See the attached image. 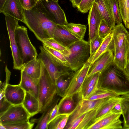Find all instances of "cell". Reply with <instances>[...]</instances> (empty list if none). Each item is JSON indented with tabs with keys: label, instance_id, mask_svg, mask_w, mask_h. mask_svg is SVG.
I'll list each match as a JSON object with an SVG mask.
<instances>
[{
	"label": "cell",
	"instance_id": "obj_1",
	"mask_svg": "<svg viewBox=\"0 0 129 129\" xmlns=\"http://www.w3.org/2000/svg\"><path fill=\"white\" fill-rule=\"evenodd\" d=\"M24 19L22 21L42 42L53 37L57 25L50 20L36 5L31 9H24Z\"/></svg>",
	"mask_w": 129,
	"mask_h": 129
},
{
	"label": "cell",
	"instance_id": "obj_2",
	"mask_svg": "<svg viewBox=\"0 0 129 129\" xmlns=\"http://www.w3.org/2000/svg\"><path fill=\"white\" fill-rule=\"evenodd\" d=\"M99 87L120 96L129 93V80L113 62L100 73Z\"/></svg>",
	"mask_w": 129,
	"mask_h": 129
},
{
	"label": "cell",
	"instance_id": "obj_3",
	"mask_svg": "<svg viewBox=\"0 0 129 129\" xmlns=\"http://www.w3.org/2000/svg\"><path fill=\"white\" fill-rule=\"evenodd\" d=\"M56 94L55 85L42 63L41 73L38 83V98L39 102L40 112H43Z\"/></svg>",
	"mask_w": 129,
	"mask_h": 129
},
{
	"label": "cell",
	"instance_id": "obj_4",
	"mask_svg": "<svg viewBox=\"0 0 129 129\" xmlns=\"http://www.w3.org/2000/svg\"><path fill=\"white\" fill-rule=\"evenodd\" d=\"M70 53L67 57L70 68L75 72L81 68L88 61L90 56L89 42L80 40L68 47Z\"/></svg>",
	"mask_w": 129,
	"mask_h": 129
},
{
	"label": "cell",
	"instance_id": "obj_5",
	"mask_svg": "<svg viewBox=\"0 0 129 129\" xmlns=\"http://www.w3.org/2000/svg\"><path fill=\"white\" fill-rule=\"evenodd\" d=\"M15 37L23 66L37 57L36 50L29 38L26 28L18 26L15 31Z\"/></svg>",
	"mask_w": 129,
	"mask_h": 129
},
{
	"label": "cell",
	"instance_id": "obj_6",
	"mask_svg": "<svg viewBox=\"0 0 129 129\" xmlns=\"http://www.w3.org/2000/svg\"><path fill=\"white\" fill-rule=\"evenodd\" d=\"M36 5L51 21L57 25L68 23L65 13L58 2L53 0H39Z\"/></svg>",
	"mask_w": 129,
	"mask_h": 129
},
{
	"label": "cell",
	"instance_id": "obj_7",
	"mask_svg": "<svg viewBox=\"0 0 129 129\" xmlns=\"http://www.w3.org/2000/svg\"><path fill=\"white\" fill-rule=\"evenodd\" d=\"M40 52L38 58L47 71L53 83L55 85L60 76L72 71L69 68L60 64L55 61L43 46L39 47Z\"/></svg>",
	"mask_w": 129,
	"mask_h": 129
},
{
	"label": "cell",
	"instance_id": "obj_8",
	"mask_svg": "<svg viewBox=\"0 0 129 129\" xmlns=\"http://www.w3.org/2000/svg\"><path fill=\"white\" fill-rule=\"evenodd\" d=\"M5 20L13 58V68L15 69L21 70L23 66V62L15 37V31L19 25V20L8 16H5Z\"/></svg>",
	"mask_w": 129,
	"mask_h": 129
},
{
	"label": "cell",
	"instance_id": "obj_9",
	"mask_svg": "<svg viewBox=\"0 0 129 129\" xmlns=\"http://www.w3.org/2000/svg\"><path fill=\"white\" fill-rule=\"evenodd\" d=\"M122 113L111 111L92 121L85 129H122V122L120 118Z\"/></svg>",
	"mask_w": 129,
	"mask_h": 129
},
{
	"label": "cell",
	"instance_id": "obj_10",
	"mask_svg": "<svg viewBox=\"0 0 129 129\" xmlns=\"http://www.w3.org/2000/svg\"><path fill=\"white\" fill-rule=\"evenodd\" d=\"M87 62L80 68L74 73L64 96L61 99L74 95L79 93L87 77L91 66Z\"/></svg>",
	"mask_w": 129,
	"mask_h": 129
},
{
	"label": "cell",
	"instance_id": "obj_11",
	"mask_svg": "<svg viewBox=\"0 0 129 129\" xmlns=\"http://www.w3.org/2000/svg\"><path fill=\"white\" fill-rule=\"evenodd\" d=\"M31 117L22 104L12 105L0 116V124L5 125L27 121Z\"/></svg>",
	"mask_w": 129,
	"mask_h": 129
},
{
	"label": "cell",
	"instance_id": "obj_12",
	"mask_svg": "<svg viewBox=\"0 0 129 129\" xmlns=\"http://www.w3.org/2000/svg\"><path fill=\"white\" fill-rule=\"evenodd\" d=\"M109 98L94 100L80 99L75 110L70 115L66 126L84 113L100 107Z\"/></svg>",
	"mask_w": 129,
	"mask_h": 129
},
{
	"label": "cell",
	"instance_id": "obj_13",
	"mask_svg": "<svg viewBox=\"0 0 129 129\" xmlns=\"http://www.w3.org/2000/svg\"><path fill=\"white\" fill-rule=\"evenodd\" d=\"M88 19L89 26V42H90L98 35L99 27L102 20L97 5L95 2L89 11Z\"/></svg>",
	"mask_w": 129,
	"mask_h": 129
},
{
	"label": "cell",
	"instance_id": "obj_14",
	"mask_svg": "<svg viewBox=\"0 0 129 129\" xmlns=\"http://www.w3.org/2000/svg\"><path fill=\"white\" fill-rule=\"evenodd\" d=\"M114 56L113 50L108 49L91 65L87 77L101 73L113 62Z\"/></svg>",
	"mask_w": 129,
	"mask_h": 129
},
{
	"label": "cell",
	"instance_id": "obj_15",
	"mask_svg": "<svg viewBox=\"0 0 129 129\" xmlns=\"http://www.w3.org/2000/svg\"><path fill=\"white\" fill-rule=\"evenodd\" d=\"M25 93L19 84L12 85L8 84L5 90L4 97L12 105H20L22 104Z\"/></svg>",
	"mask_w": 129,
	"mask_h": 129
},
{
	"label": "cell",
	"instance_id": "obj_16",
	"mask_svg": "<svg viewBox=\"0 0 129 129\" xmlns=\"http://www.w3.org/2000/svg\"><path fill=\"white\" fill-rule=\"evenodd\" d=\"M23 9L19 0H6L0 13L22 21L24 19Z\"/></svg>",
	"mask_w": 129,
	"mask_h": 129
},
{
	"label": "cell",
	"instance_id": "obj_17",
	"mask_svg": "<svg viewBox=\"0 0 129 129\" xmlns=\"http://www.w3.org/2000/svg\"><path fill=\"white\" fill-rule=\"evenodd\" d=\"M100 73L87 77L83 84L80 92V97L85 99L94 93L99 88V80Z\"/></svg>",
	"mask_w": 129,
	"mask_h": 129
},
{
	"label": "cell",
	"instance_id": "obj_18",
	"mask_svg": "<svg viewBox=\"0 0 129 129\" xmlns=\"http://www.w3.org/2000/svg\"><path fill=\"white\" fill-rule=\"evenodd\" d=\"M113 31L112 44L114 54L122 46L129 32L122 23L115 25Z\"/></svg>",
	"mask_w": 129,
	"mask_h": 129
},
{
	"label": "cell",
	"instance_id": "obj_19",
	"mask_svg": "<svg viewBox=\"0 0 129 129\" xmlns=\"http://www.w3.org/2000/svg\"><path fill=\"white\" fill-rule=\"evenodd\" d=\"M101 107L84 113L78 117L70 125V128L85 129L86 127L95 119Z\"/></svg>",
	"mask_w": 129,
	"mask_h": 129
},
{
	"label": "cell",
	"instance_id": "obj_20",
	"mask_svg": "<svg viewBox=\"0 0 129 129\" xmlns=\"http://www.w3.org/2000/svg\"><path fill=\"white\" fill-rule=\"evenodd\" d=\"M102 19L113 29L115 26L114 18L109 0H96Z\"/></svg>",
	"mask_w": 129,
	"mask_h": 129
},
{
	"label": "cell",
	"instance_id": "obj_21",
	"mask_svg": "<svg viewBox=\"0 0 129 129\" xmlns=\"http://www.w3.org/2000/svg\"><path fill=\"white\" fill-rule=\"evenodd\" d=\"M53 37L67 47L80 40L60 25H57Z\"/></svg>",
	"mask_w": 129,
	"mask_h": 129
},
{
	"label": "cell",
	"instance_id": "obj_22",
	"mask_svg": "<svg viewBox=\"0 0 129 129\" xmlns=\"http://www.w3.org/2000/svg\"><path fill=\"white\" fill-rule=\"evenodd\" d=\"M38 81L39 79L33 78L22 70H21V80L19 84L26 92L30 93L37 98Z\"/></svg>",
	"mask_w": 129,
	"mask_h": 129
},
{
	"label": "cell",
	"instance_id": "obj_23",
	"mask_svg": "<svg viewBox=\"0 0 129 129\" xmlns=\"http://www.w3.org/2000/svg\"><path fill=\"white\" fill-rule=\"evenodd\" d=\"M113 33L112 31L104 39L100 46L94 54L89 57L87 61L92 64L100 56L109 49L113 50L112 41Z\"/></svg>",
	"mask_w": 129,
	"mask_h": 129
},
{
	"label": "cell",
	"instance_id": "obj_24",
	"mask_svg": "<svg viewBox=\"0 0 129 129\" xmlns=\"http://www.w3.org/2000/svg\"><path fill=\"white\" fill-rule=\"evenodd\" d=\"M42 64L41 61L37 57L23 66L21 70L33 78L39 79L41 73Z\"/></svg>",
	"mask_w": 129,
	"mask_h": 129
},
{
	"label": "cell",
	"instance_id": "obj_25",
	"mask_svg": "<svg viewBox=\"0 0 129 129\" xmlns=\"http://www.w3.org/2000/svg\"><path fill=\"white\" fill-rule=\"evenodd\" d=\"M22 105L31 117L40 112L39 102L38 98L30 93L26 92Z\"/></svg>",
	"mask_w": 129,
	"mask_h": 129
},
{
	"label": "cell",
	"instance_id": "obj_26",
	"mask_svg": "<svg viewBox=\"0 0 129 129\" xmlns=\"http://www.w3.org/2000/svg\"><path fill=\"white\" fill-rule=\"evenodd\" d=\"M58 100L55 97L52 101L46 107L42 115L39 119L34 120V122L37 123V125L35 128L36 129H48L49 118L51 111L55 105L58 103Z\"/></svg>",
	"mask_w": 129,
	"mask_h": 129
},
{
	"label": "cell",
	"instance_id": "obj_27",
	"mask_svg": "<svg viewBox=\"0 0 129 129\" xmlns=\"http://www.w3.org/2000/svg\"><path fill=\"white\" fill-rule=\"evenodd\" d=\"M74 72L72 71L61 75L57 79L55 84L57 95L62 98L64 96Z\"/></svg>",
	"mask_w": 129,
	"mask_h": 129
},
{
	"label": "cell",
	"instance_id": "obj_28",
	"mask_svg": "<svg viewBox=\"0 0 129 129\" xmlns=\"http://www.w3.org/2000/svg\"><path fill=\"white\" fill-rule=\"evenodd\" d=\"M74 96L75 95L60 100L58 104L59 107L58 115L73 113L78 102L76 103L75 101Z\"/></svg>",
	"mask_w": 129,
	"mask_h": 129
},
{
	"label": "cell",
	"instance_id": "obj_29",
	"mask_svg": "<svg viewBox=\"0 0 129 129\" xmlns=\"http://www.w3.org/2000/svg\"><path fill=\"white\" fill-rule=\"evenodd\" d=\"M114 55L113 63L121 70L123 71L127 63L126 39L122 46Z\"/></svg>",
	"mask_w": 129,
	"mask_h": 129
},
{
	"label": "cell",
	"instance_id": "obj_30",
	"mask_svg": "<svg viewBox=\"0 0 129 129\" xmlns=\"http://www.w3.org/2000/svg\"><path fill=\"white\" fill-rule=\"evenodd\" d=\"M61 25L79 39H83L87 27L86 25L70 23Z\"/></svg>",
	"mask_w": 129,
	"mask_h": 129
},
{
	"label": "cell",
	"instance_id": "obj_31",
	"mask_svg": "<svg viewBox=\"0 0 129 129\" xmlns=\"http://www.w3.org/2000/svg\"><path fill=\"white\" fill-rule=\"evenodd\" d=\"M121 99L120 96L110 98L100 108L94 120L99 118L110 112L116 104Z\"/></svg>",
	"mask_w": 129,
	"mask_h": 129
},
{
	"label": "cell",
	"instance_id": "obj_32",
	"mask_svg": "<svg viewBox=\"0 0 129 129\" xmlns=\"http://www.w3.org/2000/svg\"><path fill=\"white\" fill-rule=\"evenodd\" d=\"M71 113L61 114L58 115L48 124V129H63L67 124Z\"/></svg>",
	"mask_w": 129,
	"mask_h": 129
},
{
	"label": "cell",
	"instance_id": "obj_33",
	"mask_svg": "<svg viewBox=\"0 0 129 129\" xmlns=\"http://www.w3.org/2000/svg\"><path fill=\"white\" fill-rule=\"evenodd\" d=\"M45 45L60 52L67 57L70 52L68 48L62 44L53 37L45 39L42 42Z\"/></svg>",
	"mask_w": 129,
	"mask_h": 129
},
{
	"label": "cell",
	"instance_id": "obj_34",
	"mask_svg": "<svg viewBox=\"0 0 129 129\" xmlns=\"http://www.w3.org/2000/svg\"><path fill=\"white\" fill-rule=\"evenodd\" d=\"M43 46L58 63L62 66L70 68V64L67 57L64 55L60 52L45 45H43Z\"/></svg>",
	"mask_w": 129,
	"mask_h": 129
},
{
	"label": "cell",
	"instance_id": "obj_35",
	"mask_svg": "<svg viewBox=\"0 0 129 129\" xmlns=\"http://www.w3.org/2000/svg\"><path fill=\"white\" fill-rule=\"evenodd\" d=\"M121 17L126 28L129 30V0H118Z\"/></svg>",
	"mask_w": 129,
	"mask_h": 129
},
{
	"label": "cell",
	"instance_id": "obj_36",
	"mask_svg": "<svg viewBox=\"0 0 129 129\" xmlns=\"http://www.w3.org/2000/svg\"><path fill=\"white\" fill-rule=\"evenodd\" d=\"M117 96H119L112 92L99 87L98 89L94 93L85 99L94 100Z\"/></svg>",
	"mask_w": 129,
	"mask_h": 129
},
{
	"label": "cell",
	"instance_id": "obj_37",
	"mask_svg": "<svg viewBox=\"0 0 129 129\" xmlns=\"http://www.w3.org/2000/svg\"><path fill=\"white\" fill-rule=\"evenodd\" d=\"M121 104L122 110V115L123 118V129H129V101L122 98Z\"/></svg>",
	"mask_w": 129,
	"mask_h": 129
},
{
	"label": "cell",
	"instance_id": "obj_38",
	"mask_svg": "<svg viewBox=\"0 0 129 129\" xmlns=\"http://www.w3.org/2000/svg\"><path fill=\"white\" fill-rule=\"evenodd\" d=\"M113 15L115 23L118 25L122 21L118 0H109Z\"/></svg>",
	"mask_w": 129,
	"mask_h": 129
},
{
	"label": "cell",
	"instance_id": "obj_39",
	"mask_svg": "<svg viewBox=\"0 0 129 129\" xmlns=\"http://www.w3.org/2000/svg\"><path fill=\"white\" fill-rule=\"evenodd\" d=\"M34 123L29 120L11 124L3 125L6 129H31Z\"/></svg>",
	"mask_w": 129,
	"mask_h": 129
},
{
	"label": "cell",
	"instance_id": "obj_40",
	"mask_svg": "<svg viewBox=\"0 0 129 129\" xmlns=\"http://www.w3.org/2000/svg\"><path fill=\"white\" fill-rule=\"evenodd\" d=\"M112 28L102 19L99 27L98 35L100 37L104 39L112 31Z\"/></svg>",
	"mask_w": 129,
	"mask_h": 129
},
{
	"label": "cell",
	"instance_id": "obj_41",
	"mask_svg": "<svg viewBox=\"0 0 129 129\" xmlns=\"http://www.w3.org/2000/svg\"><path fill=\"white\" fill-rule=\"evenodd\" d=\"M96 0H82L77 7L78 11L82 13L88 12L92 7Z\"/></svg>",
	"mask_w": 129,
	"mask_h": 129
},
{
	"label": "cell",
	"instance_id": "obj_42",
	"mask_svg": "<svg viewBox=\"0 0 129 129\" xmlns=\"http://www.w3.org/2000/svg\"><path fill=\"white\" fill-rule=\"evenodd\" d=\"M104 39L100 37L98 35L91 41L89 42L90 50V57L96 51Z\"/></svg>",
	"mask_w": 129,
	"mask_h": 129
},
{
	"label": "cell",
	"instance_id": "obj_43",
	"mask_svg": "<svg viewBox=\"0 0 129 129\" xmlns=\"http://www.w3.org/2000/svg\"><path fill=\"white\" fill-rule=\"evenodd\" d=\"M24 9L28 10L35 6L39 0H19Z\"/></svg>",
	"mask_w": 129,
	"mask_h": 129
},
{
	"label": "cell",
	"instance_id": "obj_44",
	"mask_svg": "<svg viewBox=\"0 0 129 129\" xmlns=\"http://www.w3.org/2000/svg\"><path fill=\"white\" fill-rule=\"evenodd\" d=\"M0 99V116H1L12 105L6 99L5 97Z\"/></svg>",
	"mask_w": 129,
	"mask_h": 129
},
{
	"label": "cell",
	"instance_id": "obj_45",
	"mask_svg": "<svg viewBox=\"0 0 129 129\" xmlns=\"http://www.w3.org/2000/svg\"><path fill=\"white\" fill-rule=\"evenodd\" d=\"M59 107L58 103L54 106L50 113L48 124L58 114Z\"/></svg>",
	"mask_w": 129,
	"mask_h": 129
},
{
	"label": "cell",
	"instance_id": "obj_46",
	"mask_svg": "<svg viewBox=\"0 0 129 129\" xmlns=\"http://www.w3.org/2000/svg\"><path fill=\"white\" fill-rule=\"evenodd\" d=\"M121 100L116 104L111 110L112 112L114 113H122V110L121 104Z\"/></svg>",
	"mask_w": 129,
	"mask_h": 129
},
{
	"label": "cell",
	"instance_id": "obj_47",
	"mask_svg": "<svg viewBox=\"0 0 129 129\" xmlns=\"http://www.w3.org/2000/svg\"><path fill=\"white\" fill-rule=\"evenodd\" d=\"M126 55L127 62H129V33L126 38Z\"/></svg>",
	"mask_w": 129,
	"mask_h": 129
},
{
	"label": "cell",
	"instance_id": "obj_48",
	"mask_svg": "<svg viewBox=\"0 0 129 129\" xmlns=\"http://www.w3.org/2000/svg\"><path fill=\"white\" fill-rule=\"evenodd\" d=\"M82 0H69L74 8H77Z\"/></svg>",
	"mask_w": 129,
	"mask_h": 129
},
{
	"label": "cell",
	"instance_id": "obj_49",
	"mask_svg": "<svg viewBox=\"0 0 129 129\" xmlns=\"http://www.w3.org/2000/svg\"><path fill=\"white\" fill-rule=\"evenodd\" d=\"M123 71L126 77L129 80V62H127L126 66Z\"/></svg>",
	"mask_w": 129,
	"mask_h": 129
},
{
	"label": "cell",
	"instance_id": "obj_50",
	"mask_svg": "<svg viewBox=\"0 0 129 129\" xmlns=\"http://www.w3.org/2000/svg\"><path fill=\"white\" fill-rule=\"evenodd\" d=\"M120 97L123 100L129 101V93L120 96Z\"/></svg>",
	"mask_w": 129,
	"mask_h": 129
},
{
	"label": "cell",
	"instance_id": "obj_51",
	"mask_svg": "<svg viewBox=\"0 0 129 129\" xmlns=\"http://www.w3.org/2000/svg\"><path fill=\"white\" fill-rule=\"evenodd\" d=\"M6 0H0V11L1 10Z\"/></svg>",
	"mask_w": 129,
	"mask_h": 129
},
{
	"label": "cell",
	"instance_id": "obj_52",
	"mask_svg": "<svg viewBox=\"0 0 129 129\" xmlns=\"http://www.w3.org/2000/svg\"><path fill=\"white\" fill-rule=\"evenodd\" d=\"M0 129H6L5 127H4V125L1 124H0Z\"/></svg>",
	"mask_w": 129,
	"mask_h": 129
},
{
	"label": "cell",
	"instance_id": "obj_53",
	"mask_svg": "<svg viewBox=\"0 0 129 129\" xmlns=\"http://www.w3.org/2000/svg\"><path fill=\"white\" fill-rule=\"evenodd\" d=\"M55 1V2H58V0H53Z\"/></svg>",
	"mask_w": 129,
	"mask_h": 129
},
{
	"label": "cell",
	"instance_id": "obj_54",
	"mask_svg": "<svg viewBox=\"0 0 129 129\" xmlns=\"http://www.w3.org/2000/svg\"></svg>",
	"mask_w": 129,
	"mask_h": 129
}]
</instances>
